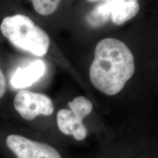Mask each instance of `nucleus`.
Listing matches in <instances>:
<instances>
[{"instance_id":"nucleus-1","label":"nucleus","mask_w":158,"mask_h":158,"mask_svg":"<svg viewBox=\"0 0 158 158\" xmlns=\"http://www.w3.org/2000/svg\"><path fill=\"white\" fill-rule=\"evenodd\" d=\"M134 73V56L122 41L106 38L96 45L89 78L97 89L106 95H116L123 89Z\"/></svg>"},{"instance_id":"nucleus-2","label":"nucleus","mask_w":158,"mask_h":158,"mask_svg":"<svg viewBox=\"0 0 158 158\" xmlns=\"http://www.w3.org/2000/svg\"><path fill=\"white\" fill-rule=\"evenodd\" d=\"M0 30L12 44L21 50L37 56H43L48 52L50 46L48 34L27 15L16 14L5 17Z\"/></svg>"},{"instance_id":"nucleus-3","label":"nucleus","mask_w":158,"mask_h":158,"mask_svg":"<svg viewBox=\"0 0 158 158\" xmlns=\"http://www.w3.org/2000/svg\"><path fill=\"white\" fill-rule=\"evenodd\" d=\"M68 106L70 110L62 109L57 113V125L63 134L73 135L77 141H83L87 135L83 120L92 112L93 106L89 99L83 96L74 98L68 102Z\"/></svg>"},{"instance_id":"nucleus-4","label":"nucleus","mask_w":158,"mask_h":158,"mask_svg":"<svg viewBox=\"0 0 158 158\" xmlns=\"http://www.w3.org/2000/svg\"><path fill=\"white\" fill-rule=\"evenodd\" d=\"M14 108L21 117L31 121L39 115L54 113V104L48 96L29 90H21L15 97Z\"/></svg>"},{"instance_id":"nucleus-5","label":"nucleus","mask_w":158,"mask_h":158,"mask_svg":"<svg viewBox=\"0 0 158 158\" xmlns=\"http://www.w3.org/2000/svg\"><path fill=\"white\" fill-rule=\"evenodd\" d=\"M6 143L17 158H62L51 146L19 135H9Z\"/></svg>"},{"instance_id":"nucleus-6","label":"nucleus","mask_w":158,"mask_h":158,"mask_svg":"<svg viewBox=\"0 0 158 158\" xmlns=\"http://www.w3.org/2000/svg\"><path fill=\"white\" fill-rule=\"evenodd\" d=\"M45 72V64L42 60H36L24 68H19L11 78V84L15 89L28 87L39 80Z\"/></svg>"},{"instance_id":"nucleus-7","label":"nucleus","mask_w":158,"mask_h":158,"mask_svg":"<svg viewBox=\"0 0 158 158\" xmlns=\"http://www.w3.org/2000/svg\"><path fill=\"white\" fill-rule=\"evenodd\" d=\"M140 5L138 2H114L112 4L110 19L116 26L123 23L133 19L138 14Z\"/></svg>"},{"instance_id":"nucleus-8","label":"nucleus","mask_w":158,"mask_h":158,"mask_svg":"<svg viewBox=\"0 0 158 158\" xmlns=\"http://www.w3.org/2000/svg\"><path fill=\"white\" fill-rule=\"evenodd\" d=\"M113 1L99 4L86 15V21L92 27H100L106 24L110 18Z\"/></svg>"},{"instance_id":"nucleus-9","label":"nucleus","mask_w":158,"mask_h":158,"mask_svg":"<svg viewBox=\"0 0 158 158\" xmlns=\"http://www.w3.org/2000/svg\"><path fill=\"white\" fill-rule=\"evenodd\" d=\"M61 0H31L34 9L41 15H50L56 10Z\"/></svg>"},{"instance_id":"nucleus-10","label":"nucleus","mask_w":158,"mask_h":158,"mask_svg":"<svg viewBox=\"0 0 158 158\" xmlns=\"http://www.w3.org/2000/svg\"><path fill=\"white\" fill-rule=\"evenodd\" d=\"M7 90V81L2 70L0 68V99L5 95Z\"/></svg>"},{"instance_id":"nucleus-11","label":"nucleus","mask_w":158,"mask_h":158,"mask_svg":"<svg viewBox=\"0 0 158 158\" xmlns=\"http://www.w3.org/2000/svg\"><path fill=\"white\" fill-rule=\"evenodd\" d=\"M89 2H95L98 1V0H88ZM102 1L106 2V1H114V2H137L138 0H102Z\"/></svg>"}]
</instances>
